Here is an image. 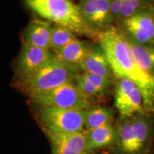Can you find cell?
I'll return each mask as SVG.
<instances>
[{"label": "cell", "instance_id": "6da1fadb", "mask_svg": "<svg viewBox=\"0 0 154 154\" xmlns=\"http://www.w3.org/2000/svg\"><path fill=\"white\" fill-rule=\"evenodd\" d=\"M98 38L114 76L135 82L143 95L146 112L154 114V77L136 63L127 36L117 29L109 27L99 34Z\"/></svg>", "mask_w": 154, "mask_h": 154}, {"label": "cell", "instance_id": "7a4b0ae2", "mask_svg": "<svg viewBox=\"0 0 154 154\" xmlns=\"http://www.w3.org/2000/svg\"><path fill=\"white\" fill-rule=\"evenodd\" d=\"M26 5L49 22L64 26L74 33L94 36L95 32L86 22L79 6L72 0H24Z\"/></svg>", "mask_w": 154, "mask_h": 154}, {"label": "cell", "instance_id": "3957f363", "mask_svg": "<svg viewBox=\"0 0 154 154\" xmlns=\"http://www.w3.org/2000/svg\"><path fill=\"white\" fill-rule=\"evenodd\" d=\"M76 66L71 65L52 56L36 72L21 79V88L30 97L73 82L78 74Z\"/></svg>", "mask_w": 154, "mask_h": 154}, {"label": "cell", "instance_id": "277c9868", "mask_svg": "<svg viewBox=\"0 0 154 154\" xmlns=\"http://www.w3.org/2000/svg\"><path fill=\"white\" fill-rule=\"evenodd\" d=\"M86 110L41 106L38 120L47 134L82 132L84 126Z\"/></svg>", "mask_w": 154, "mask_h": 154}, {"label": "cell", "instance_id": "5b68a950", "mask_svg": "<svg viewBox=\"0 0 154 154\" xmlns=\"http://www.w3.org/2000/svg\"><path fill=\"white\" fill-rule=\"evenodd\" d=\"M31 99L41 106L86 110L91 105L89 96L83 93L73 82L38 94L32 96Z\"/></svg>", "mask_w": 154, "mask_h": 154}, {"label": "cell", "instance_id": "8992f818", "mask_svg": "<svg viewBox=\"0 0 154 154\" xmlns=\"http://www.w3.org/2000/svg\"><path fill=\"white\" fill-rule=\"evenodd\" d=\"M115 106L123 119L146 112L143 97L135 82L129 79H119L115 88Z\"/></svg>", "mask_w": 154, "mask_h": 154}, {"label": "cell", "instance_id": "52a82bcc", "mask_svg": "<svg viewBox=\"0 0 154 154\" xmlns=\"http://www.w3.org/2000/svg\"><path fill=\"white\" fill-rule=\"evenodd\" d=\"M124 26L134 42L142 44H154V14L140 11L124 20Z\"/></svg>", "mask_w": 154, "mask_h": 154}, {"label": "cell", "instance_id": "ba28073f", "mask_svg": "<svg viewBox=\"0 0 154 154\" xmlns=\"http://www.w3.org/2000/svg\"><path fill=\"white\" fill-rule=\"evenodd\" d=\"M53 154H84L87 150L85 132L48 134Z\"/></svg>", "mask_w": 154, "mask_h": 154}, {"label": "cell", "instance_id": "9c48e42d", "mask_svg": "<svg viewBox=\"0 0 154 154\" xmlns=\"http://www.w3.org/2000/svg\"><path fill=\"white\" fill-rule=\"evenodd\" d=\"M51 57L49 49L25 43L17 63V72L21 79L36 72Z\"/></svg>", "mask_w": 154, "mask_h": 154}, {"label": "cell", "instance_id": "30bf717a", "mask_svg": "<svg viewBox=\"0 0 154 154\" xmlns=\"http://www.w3.org/2000/svg\"><path fill=\"white\" fill-rule=\"evenodd\" d=\"M79 8L83 17L90 26L107 29L113 20L109 0H83Z\"/></svg>", "mask_w": 154, "mask_h": 154}, {"label": "cell", "instance_id": "8fae6325", "mask_svg": "<svg viewBox=\"0 0 154 154\" xmlns=\"http://www.w3.org/2000/svg\"><path fill=\"white\" fill-rule=\"evenodd\" d=\"M53 26L49 21L35 19L28 25L24 34L26 44L42 49L51 48V32Z\"/></svg>", "mask_w": 154, "mask_h": 154}, {"label": "cell", "instance_id": "7c38bea8", "mask_svg": "<svg viewBox=\"0 0 154 154\" xmlns=\"http://www.w3.org/2000/svg\"><path fill=\"white\" fill-rule=\"evenodd\" d=\"M80 67L84 73L97 75L111 79L112 75L107 58L101 49H91Z\"/></svg>", "mask_w": 154, "mask_h": 154}, {"label": "cell", "instance_id": "4fadbf2b", "mask_svg": "<svg viewBox=\"0 0 154 154\" xmlns=\"http://www.w3.org/2000/svg\"><path fill=\"white\" fill-rule=\"evenodd\" d=\"M85 134L88 151L111 146L118 137L117 129L111 124L86 131Z\"/></svg>", "mask_w": 154, "mask_h": 154}, {"label": "cell", "instance_id": "5bb4252c", "mask_svg": "<svg viewBox=\"0 0 154 154\" xmlns=\"http://www.w3.org/2000/svg\"><path fill=\"white\" fill-rule=\"evenodd\" d=\"M90 48L84 42L76 38L59 51H56V57L71 65L77 66L84 61L89 52Z\"/></svg>", "mask_w": 154, "mask_h": 154}, {"label": "cell", "instance_id": "9a60e30c", "mask_svg": "<svg viewBox=\"0 0 154 154\" xmlns=\"http://www.w3.org/2000/svg\"><path fill=\"white\" fill-rule=\"evenodd\" d=\"M133 56L144 72L154 77V44H142L127 36Z\"/></svg>", "mask_w": 154, "mask_h": 154}, {"label": "cell", "instance_id": "2e32d148", "mask_svg": "<svg viewBox=\"0 0 154 154\" xmlns=\"http://www.w3.org/2000/svg\"><path fill=\"white\" fill-rule=\"evenodd\" d=\"M113 121V111L111 109L103 106L90 108L86 110L84 126L86 131L111 125Z\"/></svg>", "mask_w": 154, "mask_h": 154}, {"label": "cell", "instance_id": "e0dca14e", "mask_svg": "<svg viewBox=\"0 0 154 154\" xmlns=\"http://www.w3.org/2000/svg\"><path fill=\"white\" fill-rule=\"evenodd\" d=\"M117 134L121 148L125 152L129 153L138 152L131 119H124L117 128Z\"/></svg>", "mask_w": 154, "mask_h": 154}, {"label": "cell", "instance_id": "ac0fdd59", "mask_svg": "<svg viewBox=\"0 0 154 154\" xmlns=\"http://www.w3.org/2000/svg\"><path fill=\"white\" fill-rule=\"evenodd\" d=\"M76 38L74 32L72 30L56 24L55 26H53L51 32V48H52L56 52Z\"/></svg>", "mask_w": 154, "mask_h": 154}, {"label": "cell", "instance_id": "d6986e66", "mask_svg": "<svg viewBox=\"0 0 154 154\" xmlns=\"http://www.w3.org/2000/svg\"><path fill=\"white\" fill-rule=\"evenodd\" d=\"M131 120L136 146L138 151H140L144 148L151 134V125L147 119L142 116L136 117Z\"/></svg>", "mask_w": 154, "mask_h": 154}, {"label": "cell", "instance_id": "ffe728a7", "mask_svg": "<svg viewBox=\"0 0 154 154\" xmlns=\"http://www.w3.org/2000/svg\"><path fill=\"white\" fill-rule=\"evenodd\" d=\"M141 5L142 0H122L120 19L124 21L139 12Z\"/></svg>", "mask_w": 154, "mask_h": 154}, {"label": "cell", "instance_id": "44dd1931", "mask_svg": "<svg viewBox=\"0 0 154 154\" xmlns=\"http://www.w3.org/2000/svg\"><path fill=\"white\" fill-rule=\"evenodd\" d=\"M110 2V9L113 19H120L122 0H109Z\"/></svg>", "mask_w": 154, "mask_h": 154}, {"label": "cell", "instance_id": "7402d4cb", "mask_svg": "<svg viewBox=\"0 0 154 154\" xmlns=\"http://www.w3.org/2000/svg\"><path fill=\"white\" fill-rule=\"evenodd\" d=\"M84 154H88V153H86H86H84Z\"/></svg>", "mask_w": 154, "mask_h": 154}]
</instances>
